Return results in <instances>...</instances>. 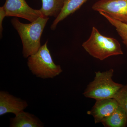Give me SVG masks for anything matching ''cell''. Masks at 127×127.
<instances>
[{
  "mask_svg": "<svg viewBox=\"0 0 127 127\" xmlns=\"http://www.w3.org/2000/svg\"><path fill=\"white\" fill-rule=\"evenodd\" d=\"M49 18L42 16L28 24L22 23L16 18L12 19V24L21 40L22 54L25 58L35 53L41 46V36Z\"/></svg>",
  "mask_w": 127,
  "mask_h": 127,
  "instance_id": "1",
  "label": "cell"
},
{
  "mask_svg": "<svg viewBox=\"0 0 127 127\" xmlns=\"http://www.w3.org/2000/svg\"><path fill=\"white\" fill-rule=\"evenodd\" d=\"M82 46L89 55L101 61L112 56L123 54L118 41L113 37L103 35L95 27H93L89 39Z\"/></svg>",
  "mask_w": 127,
  "mask_h": 127,
  "instance_id": "2",
  "label": "cell"
},
{
  "mask_svg": "<svg viewBox=\"0 0 127 127\" xmlns=\"http://www.w3.org/2000/svg\"><path fill=\"white\" fill-rule=\"evenodd\" d=\"M114 70L95 72L92 81L88 85L83 94L85 97L98 100L113 98L117 93L123 86L115 82L112 79Z\"/></svg>",
  "mask_w": 127,
  "mask_h": 127,
  "instance_id": "3",
  "label": "cell"
},
{
  "mask_svg": "<svg viewBox=\"0 0 127 127\" xmlns=\"http://www.w3.org/2000/svg\"><path fill=\"white\" fill-rule=\"evenodd\" d=\"M47 41L38 51L28 58L29 70L36 77L53 78L62 72L61 66L55 63L47 47Z\"/></svg>",
  "mask_w": 127,
  "mask_h": 127,
  "instance_id": "4",
  "label": "cell"
},
{
  "mask_svg": "<svg viewBox=\"0 0 127 127\" xmlns=\"http://www.w3.org/2000/svg\"><path fill=\"white\" fill-rule=\"evenodd\" d=\"M92 9L127 24V0H100L94 4Z\"/></svg>",
  "mask_w": 127,
  "mask_h": 127,
  "instance_id": "5",
  "label": "cell"
},
{
  "mask_svg": "<svg viewBox=\"0 0 127 127\" xmlns=\"http://www.w3.org/2000/svg\"><path fill=\"white\" fill-rule=\"evenodd\" d=\"M3 7L6 16L23 18L31 22L43 16L40 10L32 9L25 0H6Z\"/></svg>",
  "mask_w": 127,
  "mask_h": 127,
  "instance_id": "6",
  "label": "cell"
},
{
  "mask_svg": "<svg viewBox=\"0 0 127 127\" xmlns=\"http://www.w3.org/2000/svg\"><path fill=\"white\" fill-rule=\"evenodd\" d=\"M28 106L26 101L5 91L0 92V116L8 113L16 115Z\"/></svg>",
  "mask_w": 127,
  "mask_h": 127,
  "instance_id": "7",
  "label": "cell"
},
{
  "mask_svg": "<svg viewBox=\"0 0 127 127\" xmlns=\"http://www.w3.org/2000/svg\"><path fill=\"white\" fill-rule=\"evenodd\" d=\"M119 104L113 98L96 100L95 104L87 113L92 115L95 123H101L111 115L118 107Z\"/></svg>",
  "mask_w": 127,
  "mask_h": 127,
  "instance_id": "8",
  "label": "cell"
},
{
  "mask_svg": "<svg viewBox=\"0 0 127 127\" xmlns=\"http://www.w3.org/2000/svg\"><path fill=\"white\" fill-rule=\"evenodd\" d=\"M44 124L34 114L21 111L10 119V127H43Z\"/></svg>",
  "mask_w": 127,
  "mask_h": 127,
  "instance_id": "9",
  "label": "cell"
},
{
  "mask_svg": "<svg viewBox=\"0 0 127 127\" xmlns=\"http://www.w3.org/2000/svg\"><path fill=\"white\" fill-rule=\"evenodd\" d=\"M88 0H66L61 11L53 22L51 28L54 30L60 22L80 9Z\"/></svg>",
  "mask_w": 127,
  "mask_h": 127,
  "instance_id": "10",
  "label": "cell"
},
{
  "mask_svg": "<svg viewBox=\"0 0 127 127\" xmlns=\"http://www.w3.org/2000/svg\"><path fill=\"white\" fill-rule=\"evenodd\" d=\"M101 123L106 127H125L127 123V114L122 108L119 105L116 110Z\"/></svg>",
  "mask_w": 127,
  "mask_h": 127,
  "instance_id": "11",
  "label": "cell"
},
{
  "mask_svg": "<svg viewBox=\"0 0 127 127\" xmlns=\"http://www.w3.org/2000/svg\"><path fill=\"white\" fill-rule=\"evenodd\" d=\"M66 0H41L42 6L40 9L43 16L56 17L64 5Z\"/></svg>",
  "mask_w": 127,
  "mask_h": 127,
  "instance_id": "12",
  "label": "cell"
},
{
  "mask_svg": "<svg viewBox=\"0 0 127 127\" xmlns=\"http://www.w3.org/2000/svg\"><path fill=\"white\" fill-rule=\"evenodd\" d=\"M99 13L116 28L123 43L127 48V24L116 20L104 12H101Z\"/></svg>",
  "mask_w": 127,
  "mask_h": 127,
  "instance_id": "13",
  "label": "cell"
},
{
  "mask_svg": "<svg viewBox=\"0 0 127 127\" xmlns=\"http://www.w3.org/2000/svg\"><path fill=\"white\" fill-rule=\"evenodd\" d=\"M113 98L125 111L127 117V84L119 89Z\"/></svg>",
  "mask_w": 127,
  "mask_h": 127,
  "instance_id": "14",
  "label": "cell"
},
{
  "mask_svg": "<svg viewBox=\"0 0 127 127\" xmlns=\"http://www.w3.org/2000/svg\"><path fill=\"white\" fill-rule=\"evenodd\" d=\"M6 16V13L3 6L0 7V37H2V32L3 31L2 22Z\"/></svg>",
  "mask_w": 127,
  "mask_h": 127,
  "instance_id": "15",
  "label": "cell"
}]
</instances>
